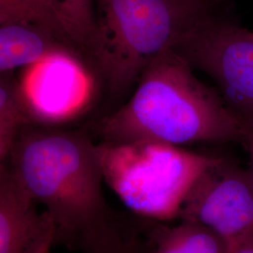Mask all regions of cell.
Here are the masks:
<instances>
[{
	"instance_id": "obj_1",
	"label": "cell",
	"mask_w": 253,
	"mask_h": 253,
	"mask_svg": "<svg viewBox=\"0 0 253 253\" xmlns=\"http://www.w3.org/2000/svg\"><path fill=\"white\" fill-rule=\"evenodd\" d=\"M5 163L54 220L55 245L81 251L115 220L96 144L85 131L28 125Z\"/></svg>"
},
{
	"instance_id": "obj_2",
	"label": "cell",
	"mask_w": 253,
	"mask_h": 253,
	"mask_svg": "<svg viewBox=\"0 0 253 253\" xmlns=\"http://www.w3.org/2000/svg\"><path fill=\"white\" fill-rule=\"evenodd\" d=\"M193 70L174 49L159 54L130 99L96 124L100 142L240 143V119L219 90L199 80Z\"/></svg>"
},
{
	"instance_id": "obj_3",
	"label": "cell",
	"mask_w": 253,
	"mask_h": 253,
	"mask_svg": "<svg viewBox=\"0 0 253 253\" xmlns=\"http://www.w3.org/2000/svg\"><path fill=\"white\" fill-rule=\"evenodd\" d=\"M92 70L113 99L135 86L160 54L174 49L233 0H96Z\"/></svg>"
},
{
	"instance_id": "obj_4",
	"label": "cell",
	"mask_w": 253,
	"mask_h": 253,
	"mask_svg": "<svg viewBox=\"0 0 253 253\" xmlns=\"http://www.w3.org/2000/svg\"><path fill=\"white\" fill-rule=\"evenodd\" d=\"M104 183L132 214L154 221L178 218L195 182L218 156L158 142L96 144Z\"/></svg>"
},
{
	"instance_id": "obj_5",
	"label": "cell",
	"mask_w": 253,
	"mask_h": 253,
	"mask_svg": "<svg viewBox=\"0 0 253 253\" xmlns=\"http://www.w3.org/2000/svg\"><path fill=\"white\" fill-rule=\"evenodd\" d=\"M174 50L215 81L238 118L253 117V31L235 9L208 19Z\"/></svg>"
},
{
	"instance_id": "obj_6",
	"label": "cell",
	"mask_w": 253,
	"mask_h": 253,
	"mask_svg": "<svg viewBox=\"0 0 253 253\" xmlns=\"http://www.w3.org/2000/svg\"><path fill=\"white\" fill-rule=\"evenodd\" d=\"M177 219L208 227L231 250L253 233V183L249 171L218 156L192 186Z\"/></svg>"
},
{
	"instance_id": "obj_7",
	"label": "cell",
	"mask_w": 253,
	"mask_h": 253,
	"mask_svg": "<svg viewBox=\"0 0 253 253\" xmlns=\"http://www.w3.org/2000/svg\"><path fill=\"white\" fill-rule=\"evenodd\" d=\"M23 69L17 81L34 125L72 120L94 97V73L80 54L55 52Z\"/></svg>"
},
{
	"instance_id": "obj_8",
	"label": "cell",
	"mask_w": 253,
	"mask_h": 253,
	"mask_svg": "<svg viewBox=\"0 0 253 253\" xmlns=\"http://www.w3.org/2000/svg\"><path fill=\"white\" fill-rule=\"evenodd\" d=\"M60 51L85 60L42 0H0V73H12Z\"/></svg>"
},
{
	"instance_id": "obj_9",
	"label": "cell",
	"mask_w": 253,
	"mask_h": 253,
	"mask_svg": "<svg viewBox=\"0 0 253 253\" xmlns=\"http://www.w3.org/2000/svg\"><path fill=\"white\" fill-rule=\"evenodd\" d=\"M0 163V253H42L55 245L54 220Z\"/></svg>"
},
{
	"instance_id": "obj_10",
	"label": "cell",
	"mask_w": 253,
	"mask_h": 253,
	"mask_svg": "<svg viewBox=\"0 0 253 253\" xmlns=\"http://www.w3.org/2000/svg\"><path fill=\"white\" fill-rule=\"evenodd\" d=\"M163 223H152V253H230L226 242L202 223L187 219L173 226Z\"/></svg>"
},
{
	"instance_id": "obj_11",
	"label": "cell",
	"mask_w": 253,
	"mask_h": 253,
	"mask_svg": "<svg viewBox=\"0 0 253 253\" xmlns=\"http://www.w3.org/2000/svg\"><path fill=\"white\" fill-rule=\"evenodd\" d=\"M60 21L68 35L90 66L94 54L98 22L96 0H42Z\"/></svg>"
},
{
	"instance_id": "obj_12",
	"label": "cell",
	"mask_w": 253,
	"mask_h": 253,
	"mask_svg": "<svg viewBox=\"0 0 253 253\" xmlns=\"http://www.w3.org/2000/svg\"><path fill=\"white\" fill-rule=\"evenodd\" d=\"M34 125L12 73H0V162L5 160L20 131Z\"/></svg>"
},
{
	"instance_id": "obj_13",
	"label": "cell",
	"mask_w": 253,
	"mask_h": 253,
	"mask_svg": "<svg viewBox=\"0 0 253 253\" xmlns=\"http://www.w3.org/2000/svg\"><path fill=\"white\" fill-rule=\"evenodd\" d=\"M241 121V140L250 159V167L248 169L253 183V117L239 118Z\"/></svg>"
},
{
	"instance_id": "obj_14",
	"label": "cell",
	"mask_w": 253,
	"mask_h": 253,
	"mask_svg": "<svg viewBox=\"0 0 253 253\" xmlns=\"http://www.w3.org/2000/svg\"><path fill=\"white\" fill-rule=\"evenodd\" d=\"M230 253H253V233L231 248Z\"/></svg>"
},
{
	"instance_id": "obj_15",
	"label": "cell",
	"mask_w": 253,
	"mask_h": 253,
	"mask_svg": "<svg viewBox=\"0 0 253 253\" xmlns=\"http://www.w3.org/2000/svg\"><path fill=\"white\" fill-rule=\"evenodd\" d=\"M50 253V252H44V253Z\"/></svg>"
}]
</instances>
